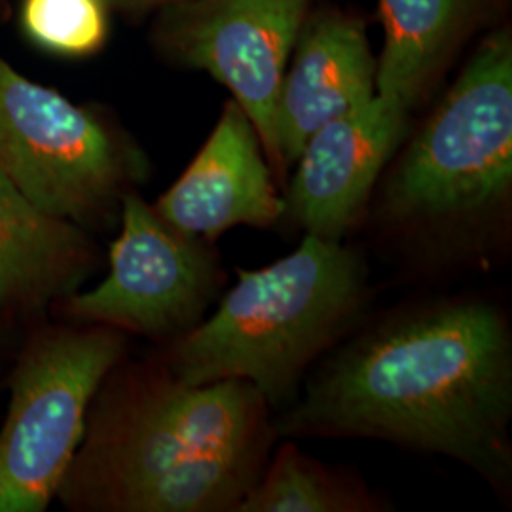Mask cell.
I'll use <instances>...</instances> for the list:
<instances>
[{
    "mask_svg": "<svg viewBox=\"0 0 512 512\" xmlns=\"http://www.w3.org/2000/svg\"><path fill=\"white\" fill-rule=\"evenodd\" d=\"M279 437L384 440L456 459L511 490L512 330L486 296L389 311L323 355Z\"/></svg>",
    "mask_w": 512,
    "mask_h": 512,
    "instance_id": "cell-1",
    "label": "cell"
},
{
    "mask_svg": "<svg viewBox=\"0 0 512 512\" xmlns=\"http://www.w3.org/2000/svg\"><path fill=\"white\" fill-rule=\"evenodd\" d=\"M277 439L247 380L190 385L164 363H118L57 495L74 511L238 512Z\"/></svg>",
    "mask_w": 512,
    "mask_h": 512,
    "instance_id": "cell-2",
    "label": "cell"
},
{
    "mask_svg": "<svg viewBox=\"0 0 512 512\" xmlns=\"http://www.w3.org/2000/svg\"><path fill=\"white\" fill-rule=\"evenodd\" d=\"M410 270H490L511 247L512 42L486 38L366 213Z\"/></svg>",
    "mask_w": 512,
    "mask_h": 512,
    "instance_id": "cell-3",
    "label": "cell"
},
{
    "mask_svg": "<svg viewBox=\"0 0 512 512\" xmlns=\"http://www.w3.org/2000/svg\"><path fill=\"white\" fill-rule=\"evenodd\" d=\"M370 298L365 258L306 234L291 255L238 270L217 311L171 342L164 365L190 385L247 380L281 412L310 366L365 321Z\"/></svg>",
    "mask_w": 512,
    "mask_h": 512,
    "instance_id": "cell-4",
    "label": "cell"
},
{
    "mask_svg": "<svg viewBox=\"0 0 512 512\" xmlns=\"http://www.w3.org/2000/svg\"><path fill=\"white\" fill-rule=\"evenodd\" d=\"M124 351V332L84 325L52 330L23 353L0 429V512L48 509L82 442L93 397Z\"/></svg>",
    "mask_w": 512,
    "mask_h": 512,
    "instance_id": "cell-5",
    "label": "cell"
},
{
    "mask_svg": "<svg viewBox=\"0 0 512 512\" xmlns=\"http://www.w3.org/2000/svg\"><path fill=\"white\" fill-rule=\"evenodd\" d=\"M0 173L46 213L82 228L120 217L133 169L88 109L0 59Z\"/></svg>",
    "mask_w": 512,
    "mask_h": 512,
    "instance_id": "cell-6",
    "label": "cell"
},
{
    "mask_svg": "<svg viewBox=\"0 0 512 512\" xmlns=\"http://www.w3.org/2000/svg\"><path fill=\"white\" fill-rule=\"evenodd\" d=\"M120 224L109 275L92 291L67 296L65 311L82 325L173 342L219 300L226 283L219 253L167 224L137 192L124 196Z\"/></svg>",
    "mask_w": 512,
    "mask_h": 512,
    "instance_id": "cell-7",
    "label": "cell"
},
{
    "mask_svg": "<svg viewBox=\"0 0 512 512\" xmlns=\"http://www.w3.org/2000/svg\"><path fill=\"white\" fill-rule=\"evenodd\" d=\"M310 0H184L167 27L171 50L224 84L249 116L283 181L275 112L285 67Z\"/></svg>",
    "mask_w": 512,
    "mask_h": 512,
    "instance_id": "cell-8",
    "label": "cell"
},
{
    "mask_svg": "<svg viewBox=\"0 0 512 512\" xmlns=\"http://www.w3.org/2000/svg\"><path fill=\"white\" fill-rule=\"evenodd\" d=\"M406 128L408 110L378 93L321 126L294 162L283 219L315 238L344 241L365 220L372 192Z\"/></svg>",
    "mask_w": 512,
    "mask_h": 512,
    "instance_id": "cell-9",
    "label": "cell"
},
{
    "mask_svg": "<svg viewBox=\"0 0 512 512\" xmlns=\"http://www.w3.org/2000/svg\"><path fill=\"white\" fill-rule=\"evenodd\" d=\"M154 209L173 228L211 243L234 226L272 230L283 220L285 200L236 101L226 103L198 156Z\"/></svg>",
    "mask_w": 512,
    "mask_h": 512,
    "instance_id": "cell-10",
    "label": "cell"
},
{
    "mask_svg": "<svg viewBox=\"0 0 512 512\" xmlns=\"http://www.w3.org/2000/svg\"><path fill=\"white\" fill-rule=\"evenodd\" d=\"M376 95V61L359 19H315L285 74L275 112L277 147L285 171L298 160L311 135Z\"/></svg>",
    "mask_w": 512,
    "mask_h": 512,
    "instance_id": "cell-11",
    "label": "cell"
},
{
    "mask_svg": "<svg viewBox=\"0 0 512 512\" xmlns=\"http://www.w3.org/2000/svg\"><path fill=\"white\" fill-rule=\"evenodd\" d=\"M97 262L86 228L46 213L0 173V308L38 310L67 298Z\"/></svg>",
    "mask_w": 512,
    "mask_h": 512,
    "instance_id": "cell-12",
    "label": "cell"
},
{
    "mask_svg": "<svg viewBox=\"0 0 512 512\" xmlns=\"http://www.w3.org/2000/svg\"><path fill=\"white\" fill-rule=\"evenodd\" d=\"M478 0H380L384 50L376 65V93L412 110L475 10Z\"/></svg>",
    "mask_w": 512,
    "mask_h": 512,
    "instance_id": "cell-13",
    "label": "cell"
},
{
    "mask_svg": "<svg viewBox=\"0 0 512 512\" xmlns=\"http://www.w3.org/2000/svg\"><path fill=\"white\" fill-rule=\"evenodd\" d=\"M389 507L353 471L304 454L294 442L279 446L238 512H382Z\"/></svg>",
    "mask_w": 512,
    "mask_h": 512,
    "instance_id": "cell-14",
    "label": "cell"
},
{
    "mask_svg": "<svg viewBox=\"0 0 512 512\" xmlns=\"http://www.w3.org/2000/svg\"><path fill=\"white\" fill-rule=\"evenodd\" d=\"M25 35L46 52L84 57L97 52L109 35L107 0H23Z\"/></svg>",
    "mask_w": 512,
    "mask_h": 512,
    "instance_id": "cell-15",
    "label": "cell"
},
{
    "mask_svg": "<svg viewBox=\"0 0 512 512\" xmlns=\"http://www.w3.org/2000/svg\"><path fill=\"white\" fill-rule=\"evenodd\" d=\"M109 4H116L122 8H131V10H143V8H152V6H160V4H179L184 0H107Z\"/></svg>",
    "mask_w": 512,
    "mask_h": 512,
    "instance_id": "cell-16",
    "label": "cell"
}]
</instances>
